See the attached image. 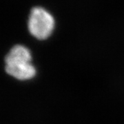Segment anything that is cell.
I'll list each match as a JSON object with an SVG mask.
<instances>
[{
    "mask_svg": "<svg viewBox=\"0 0 124 124\" xmlns=\"http://www.w3.org/2000/svg\"><path fill=\"white\" fill-rule=\"evenodd\" d=\"M31 61L30 50L24 46L16 45L10 49L5 57L6 72L20 81L31 79L37 72Z\"/></svg>",
    "mask_w": 124,
    "mask_h": 124,
    "instance_id": "cell-1",
    "label": "cell"
},
{
    "mask_svg": "<svg viewBox=\"0 0 124 124\" xmlns=\"http://www.w3.org/2000/svg\"><path fill=\"white\" fill-rule=\"evenodd\" d=\"M28 26L30 33L33 37L38 39H46L53 31L54 20L48 11L37 7L32 10Z\"/></svg>",
    "mask_w": 124,
    "mask_h": 124,
    "instance_id": "cell-2",
    "label": "cell"
}]
</instances>
